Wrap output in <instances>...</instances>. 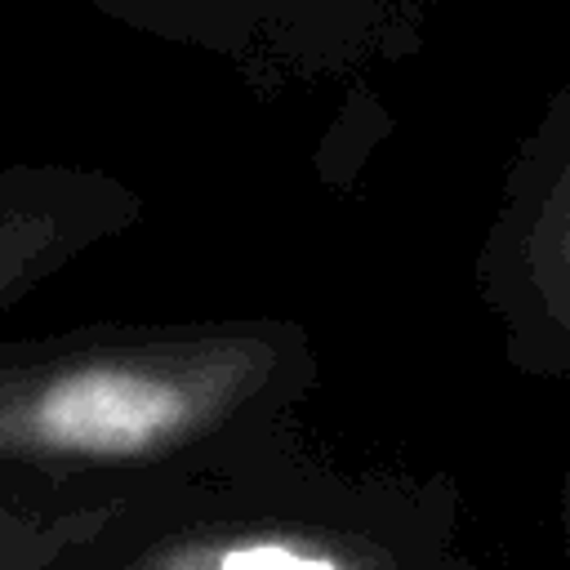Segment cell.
<instances>
[{
    "label": "cell",
    "mask_w": 570,
    "mask_h": 570,
    "mask_svg": "<svg viewBox=\"0 0 570 570\" xmlns=\"http://www.w3.org/2000/svg\"><path fill=\"white\" fill-rule=\"evenodd\" d=\"M316 383L321 352L294 316L0 334V485L107 508L267 436Z\"/></svg>",
    "instance_id": "obj_1"
},
{
    "label": "cell",
    "mask_w": 570,
    "mask_h": 570,
    "mask_svg": "<svg viewBox=\"0 0 570 570\" xmlns=\"http://www.w3.org/2000/svg\"><path fill=\"white\" fill-rule=\"evenodd\" d=\"M67 570H485L450 472L343 463L298 419L138 490Z\"/></svg>",
    "instance_id": "obj_2"
},
{
    "label": "cell",
    "mask_w": 570,
    "mask_h": 570,
    "mask_svg": "<svg viewBox=\"0 0 570 570\" xmlns=\"http://www.w3.org/2000/svg\"><path fill=\"white\" fill-rule=\"evenodd\" d=\"M94 13L227 62L258 98L356 80L428 49L419 0H89Z\"/></svg>",
    "instance_id": "obj_3"
},
{
    "label": "cell",
    "mask_w": 570,
    "mask_h": 570,
    "mask_svg": "<svg viewBox=\"0 0 570 570\" xmlns=\"http://www.w3.org/2000/svg\"><path fill=\"white\" fill-rule=\"evenodd\" d=\"M472 289L517 374L570 379V71L503 169Z\"/></svg>",
    "instance_id": "obj_4"
},
{
    "label": "cell",
    "mask_w": 570,
    "mask_h": 570,
    "mask_svg": "<svg viewBox=\"0 0 570 570\" xmlns=\"http://www.w3.org/2000/svg\"><path fill=\"white\" fill-rule=\"evenodd\" d=\"M142 196L120 174L67 160L0 169V321L89 249L125 236Z\"/></svg>",
    "instance_id": "obj_5"
},
{
    "label": "cell",
    "mask_w": 570,
    "mask_h": 570,
    "mask_svg": "<svg viewBox=\"0 0 570 570\" xmlns=\"http://www.w3.org/2000/svg\"><path fill=\"white\" fill-rule=\"evenodd\" d=\"M107 512H111V503L107 508H71V512L49 517L27 539L0 548V570H67L71 557L80 552V543L102 525Z\"/></svg>",
    "instance_id": "obj_6"
},
{
    "label": "cell",
    "mask_w": 570,
    "mask_h": 570,
    "mask_svg": "<svg viewBox=\"0 0 570 570\" xmlns=\"http://www.w3.org/2000/svg\"><path fill=\"white\" fill-rule=\"evenodd\" d=\"M58 512H71V508H53V503H45V499H36V494L4 490V485H0V548L27 539L31 530H40V525H45L49 517H58Z\"/></svg>",
    "instance_id": "obj_7"
},
{
    "label": "cell",
    "mask_w": 570,
    "mask_h": 570,
    "mask_svg": "<svg viewBox=\"0 0 570 570\" xmlns=\"http://www.w3.org/2000/svg\"><path fill=\"white\" fill-rule=\"evenodd\" d=\"M557 512H561V548H566V570H570V459L561 468V485H557Z\"/></svg>",
    "instance_id": "obj_8"
}]
</instances>
